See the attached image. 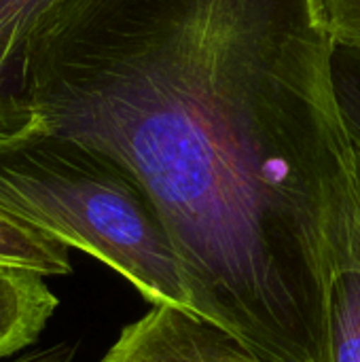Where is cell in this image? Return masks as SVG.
I'll list each match as a JSON object with an SVG mask.
<instances>
[{
  "mask_svg": "<svg viewBox=\"0 0 360 362\" xmlns=\"http://www.w3.org/2000/svg\"><path fill=\"white\" fill-rule=\"evenodd\" d=\"M316 0H70L40 51L42 134L123 168L187 278L246 286L323 240L344 119Z\"/></svg>",
  "mask_w": 360,
  "mask_h": 362,
  "instance_id": "1",
  "label": "cell"
},
{
  "mask_svg": "<svg viewBox=\"0 0 360 362\" xmlns=\"http://www.w3.org/2000/svg\"><path fill=\"white\" fill-rule=\"evenodd\" d=\"M0 212L91 255L151 305L191 310L157 206L108 157L49 134L0 151Z\"/></svg>",
  "mask_w": 360,
  "mask_h": 362,
  "instance_id": "2",
  "label": "cell"
},
{
  "mask_svg": "<svg viewBox=\"0 0 360 362\" xmlns=\"http://www.w3.org/2000/svg\"><path fill=\"white\" fill-rule=\"evenodd\" d=\"M329 362H360V144L344 123L329 214Z\"/></svg>",
  "mask_w": 360,
  "mask_h": 362,
  "instance_id": "3",
  "label": "cell"
},
{
  "mask_svg": "<svg viewBox=\"0 0 360 362\" xmlns=\"http://www.w3.org/2000/svg\"><path fill=\"white\" fill-rule=\"evenodd\" d=\"M70 0H0V151L42 136L34 104L40 51Z\"/></svg>",
  "mask_w": 360,
  "mask_h": 362,
  "instance_id": "4",
  "label": "cell"
},
{
  "mask_svg": "<svg viewBox=\"0 0 360 362\" xmlns=\"http://www.w3.org/2000/svg\"><path fill=\"white\" fill-rule=\"evenodd\" d=\"M100 362H272L238 335L202 314L172 305H151L125 325Z\"/></svg>",
  "mask_w": 360,
  "mask_h": 362,
  "instance_id": "5",
  "label": "cell"
},
{
  "mask_svg": "<svg viewBox=\"0 0 360 362\" xmlns=\"http://www.w3.org/2000/svg\"><path fill=\"white\" fill-rule=\"evenodd\" d=\"M57 305L42 276L0 267V361L34 346Z\"/></svg>",
  "mask_w": 360,
  "mask_h": 362,
  "instance_id": "6",
  "label": "cell"
},
{
  "mask_svg": "<svg viewBox=\"0 0 360 362\" xmlns=\"http://www.w3.org/2000/svg\"><path fill=\"white\" fill-rule=\"evenodd\" d=\"M0 267L25 269L42 278L68 276L70 248L36 227L0 212Z\"/></svg>",
  "mask_w": 360,
  "mask_h": 362,
  "instance_id": "7",
  "label": "cell"
},
{
  "mask_svg": "<svg viewBox=\"0 0 360 362\" xmlns=\"http://www.w3.org/2000/svg\"><path fill=\"white\" fill-rule=\"evenodd\" d=\"M331 78L342 119L360 144V53L333 42Z\"/></svg>",
  "mask_w": 360,
  "mask_h": 362,
  "instance_id": "8",
  "label": "cell"
},
{
  "mask_svg": "<svg viewBox=\"0 0 360 362\" xmlns=\"http://www.w3.org/2000/svg\"><path fill=\"white\" fill-rule=\"evenodd\" d=\"M316 6L331 40L360 53V0H316Z\"/></svg>",
  "mask_w": 360,
  "mask_h": 362,
  "instance_id": "9",
  "label": "cell"
},
{
  "mask_svg": "<svg viewBox=\"0 0 360 362\" xmlns=\"http://www.w3.org/2000/svg\"><path fill=\"white\" fill-rule=\"evenodd\" d=\"M74 356H76V346L62 341L49 348H34L17 358H11L8 362H74Z\"/></svg>",
  "mask_w": 360,
  "mask_h": 362,
  "instance_id": "10",
  "label": "cell"
}]
</instances>
